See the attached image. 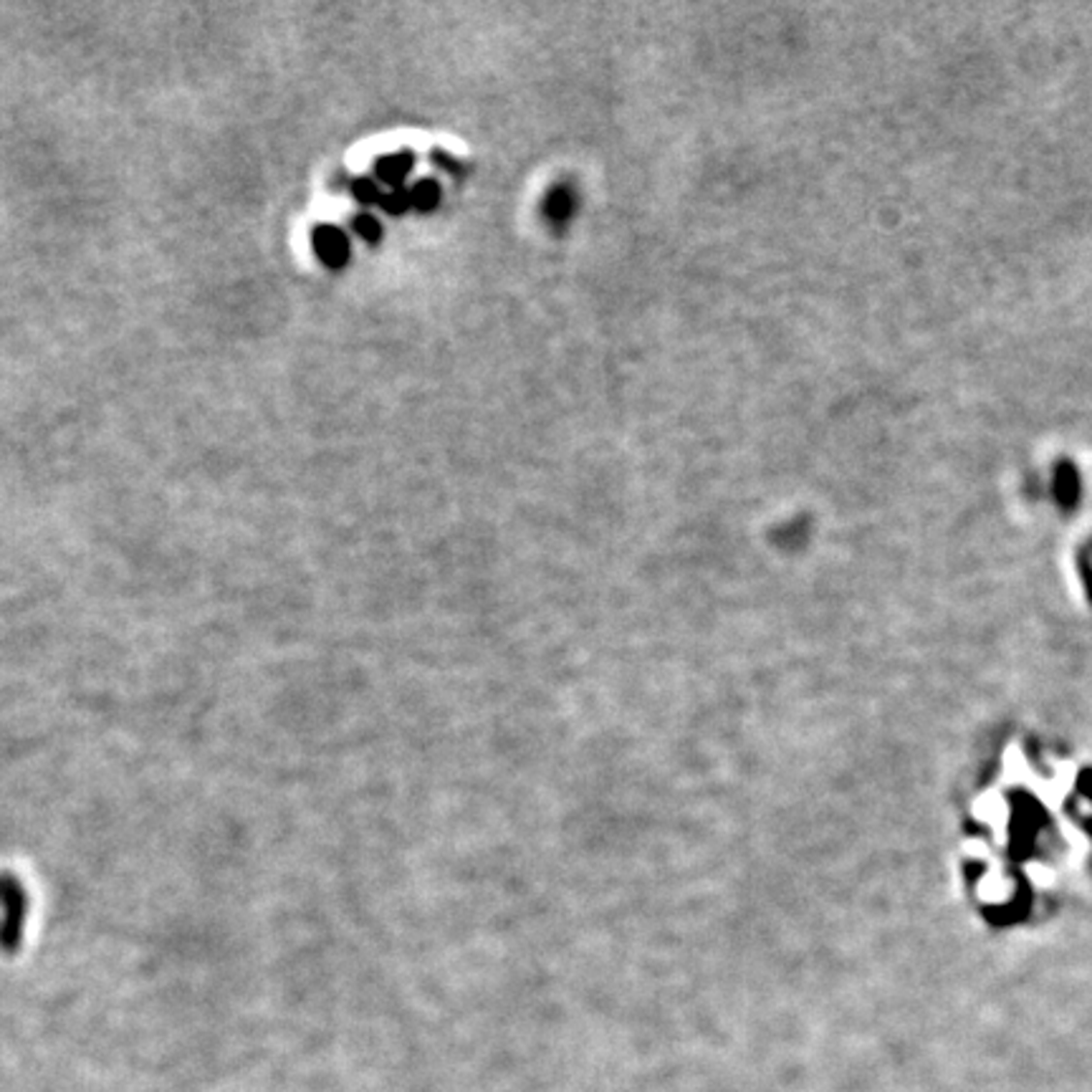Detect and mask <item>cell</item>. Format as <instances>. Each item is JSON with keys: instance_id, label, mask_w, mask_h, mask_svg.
Wrapping results in <instances>:
<instances>
[{"instance_id": "obj_1", "label": "cell", "mask_w": 1092, "mask_h": 1092, "mask_svg": "<svg viewBox=\"0 0 1092 1092\" xmlns=\"http://www.w3.org/2000/svg\"><path fill=\"white\" fill-rule=\"evenodd\" d=\"M311 243H314V251H317L319 259L327 265H331V268H339V265H344L347 259H350V243H347V235H344L342 228L324 223V226H319L314 231Z\"/></svg>"}, {"instance_id": "obj_2", "label": "cell", "mask_w": 1092, "mask_h": 1092, "mask_svg": "<svg viewBox=\"0 0 1092 1092\" xmlns=\"http://www.w3.org/2000/svg\"><path fill=\"white\" fill-rule=\"evenodd\" d=\"M1082 496V479L1073 458H1060L1054 466V498L1062 511H1075Z\"/></svg>"}, {"instance_id": "obj_3", "label": "cell", "mask_w": 1092, "mask_h": 1092, "mask_svg": "<svg viewBox=\"0 0 1092 1092\" xmlns=\"http://www.w3.org/2000/svg\"><path fill=\"white\" fill-rule=\"evenodd\" d=\"M410 168H413V155H394V157H388V160L380 162V168H377V175H380L382 182L397 185L400 180H405V175L410 172Z\"/></svg>"}, {"instance_id": "obj_4", "label": "cell", "mask_w": 1092, "mask_h": 1092, "mask_svg": "<svg viewBox=\"0 0 1092 1092\" xmlns=\"http://www.w3.org/2000/svg\"><path fill=\"white\" fill-rule=\"evenodd\" d=\"M438 201H440V190L433 180L421 182V185H415V188L410 190V203L421 207V210H430V207L438 205Z\"/></svg>"}, {"instance_id": "obj_5", "label": "cell", "mask_w": 1092, "mask_h": 1092, "mask_svg": "<svg viewBox=\"0 0 1092 1092\" xmlns=\"http://www.w3.org/2000/svg\"><path fill=\"white\" fill-rule=\"evenodd\" d=\"M546 210H549V215L554 220H564L569 215V210H572V195H569L567 190H556V193L549 198Z\"/></svg>"}, {"instance_id": "obj_6", "label": "cell", "mask_w": 1092, "mask_h": 1092, "mask_svg": "<svg viewBox=\"0 0 1092 1092\" xmlns=\"http://www.w3.org/2000/svg\"><path fill=\"white\" fill-rule=\"evenodd\" d=\"M352 193H355L357 201L367 203V205H372V203H382V195H380V188H377V182L355 180V185H352Z\"/></svg>"}, {"instance_id": "obj_7", "label": "cell", "mask_w": 1092, "mask_h": 1092, "mask_svg": "<svg viewBox=\"0 0 1092 1092\" xmlns=\"http://www.w3.org/2000/svg\"><path fill=\"white\" fill-rule=\"evenodd\" d=\"M355 231L359 235H362L364 240H369V243H375V240H380L382 235V228L380 223H377L375 218H369V215H357L355 218Z\"/></svg>"}, {"instance_id": "obj_8", "label": "cell", "mask_w": 1092, "mask_h": 1092, "mask_svg": "<svg viewBox=\"0 0 1092 1092\" xmlns=\"http://www.w3.org/2000/svg\"><path fill=\"white\" fill-rule=\"evenodd\" d=\"M410 205V193H392V195H385L382 198V207L385 210H390V213H402L405 207Z\"/></svg>"}]
</instances>
